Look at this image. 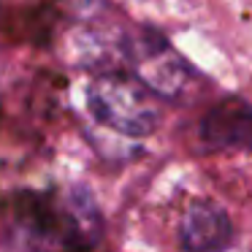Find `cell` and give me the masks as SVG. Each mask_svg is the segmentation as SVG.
<instances>
[{"instance_id":"cell-1","label":"cell","mask_w":252,"mask_h":252,"mask_svg":"<svg viewBox=\"0 0 252 252\" xmlns=\"http://www.w3.org/2000/svg\"><path fill=\"white\" fill-rule=\"evenodd\" d=\"M87 106L100 125L133 138L149 136L160 120V106L152 87L125 73L95 76L87 87Z\"/></svg>"},{"instance_id":"cell-2","label":"cell","mask_w":252,"mask_h":252,"mask_svg":"<svg viewBox=\"0 0 252 252\" xmlns=\"http://www.w3.org/2000/svg\"><path fill=\"white\" fill-rule=\"evenodd\" d=\"M233 236V225L222 206L217 203H195L187 209L179 225V241L185 250H222Z\"/></svg>"},{"instance_id":"cell-3","label":"cell","mask_w":252,"mask_h":252,"mask_svg":"<svg viewBox=\"0 0 252 252\" xmlns=\"http://www.w3.org/2000/svg\"><path fill=\"white\" fill-rule=\"evenodd\" d=\"M201 136L214 147L252 149V103L236 98L217 103L203 117Z\"/></svg>"}]
</instances>
